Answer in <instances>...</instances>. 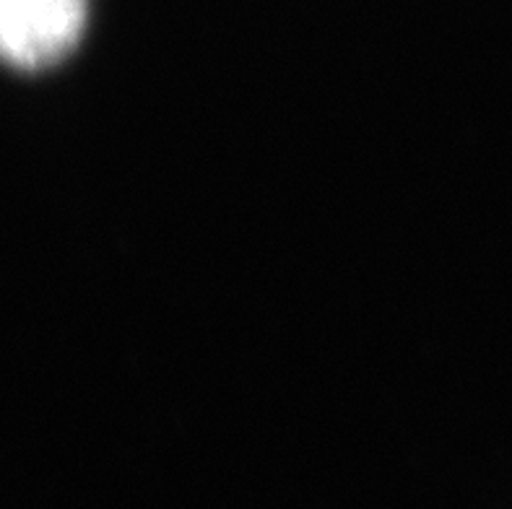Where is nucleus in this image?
<instances>
[{"label":"nucleus","mask_w":512,"mask_h":509,"mask_svg":"<svg viewBox=\"0 0 512 509\" xmlns=\"http://www.w3.org/2000/svg\"><path fill=\"white\" fill-rule=\"evenodd\" d=\"M89 0H0V60L42 71L63 60L84 34Z\"/></svg>","instance_id":"1"}]
</instances>
